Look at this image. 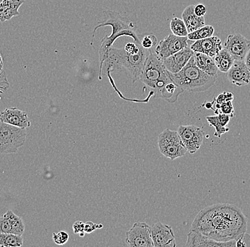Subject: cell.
<instances>
[{"label":"cell","instance_id":"obj_1","mask_svg":"<svg viewBox=\"0 0 250 247\" xmlns=\"http://www.w3.org/2000/svg\"><path fill=\"white\" fill-rule=\"evenodd\" d=\"M248 218L242 209L232 204H212L195 216L190 230L220 242L233 240L245 232Z\"/></svg>","mask_w":250,"mask_h":247},{"label":"cell","instance_id":"obj_2","mask_svg":"<svg viewBox=\"0 0 250 247\" xmlns=\"http://www.w3.org/2000/svg\"><path fill=\"white\" fill-rule=\"evenodd\" d=\"M109 26L112 27V33L110 35H106L101 40V47L98 51L99 55V79L102 80V67L107 57L109 48L112 47L117 39L122 37H129L133 39L136 44H140L142 35H138L136 33L137 25L126 17H123L118 12L112 10H106L103 12V19L98 22V24L94 28L92 34V40L90 45L93 46L95 32L99 28Z\"/></svg>","mask_w":250,"mask_h":247},{"label":"cell","instance_id":"obj_3","mask_svg":"<svg viewBox=\"0 0 250 247\" xmlns=\"http://www.w3.org/2000/svg\"><path fill=\"white\" fill-rule=\"evenodd\" d=\"M148 53L147 49H145L142 46L139 53L136 54H129L124 48L120 49L111 47L109 49L107 59L102 67V79L103 75H107L111 84L113 85L114 81L111 78L110 73L115 70H119L124 71L133 84H134L136 81L140 80L144 64Z\"/></svg>","mask_w":250,"mask_h":247},{"label":"cell","instance_id":"obj_4","mask_svg":"<svg viewBox=\"0 0 250 247\" xmlns=\"http://www.w3.org/2000/svg\"><path fill=\"white\" fill-rule=\"evenodd\" d=\"M168 73L176 85L184 91L190 93H198L208 90L214 86L218 78V76H210L198 68L195 65L193 56L190 58L181 71L176 73L170 72Z\"/></svg>","mask_w":250,"mask_h":247},{"label":"cell","instance_id":"obj_5","mask_svg":"<svg viewBox=\"0 0 250 247\" xmlns=\"http://www.w3.org/2000/svg\"><path fill=\"white\" fill-rule=\"evenodd\" d=\"M140 80L146 88L152 92L154 98H162V92L168 83L172 82L168 71L166 69L162 59L149 49L146 56Z\"/></svg>","mask_w":250,"mask_h":247},{"label":"cell","instance_id":"obj_6","mask_svg":"<svg viewBox=\"0 0 250 247\" xmlns=\"http://www.w3.org/2000/svg\"><path fill=\"white\" fill-rule=\"evenodd\" d=\"M26 129L12 126L0 120V153H16L24 145Z\"/></svg>","mask_w":250,"mask_h":247},{"label":"cell","instance_id":"obj_7","mask_svg":"<svg viewBox=\"0 0 250 247\" xmlns=\"http://www.w3.org/2000/svg\"><path fill=\"white\" fill-rule=\"evenodd\" d=\"M158 146L160 153L172 161L184 157L187 152L177 131H172L169 128L164 130L159 135Z\"/></svg>","mask_w":250,"mask_h":247},{"label":"cell","instance_id":"obj_8","mask_svg":"<svg viewBox=\"0 0 250 247\" xmlns=\"http://www.w3.org/2000/svg\"><path fill=\"white\" fill-rule=\"evenodd\" d=\"M125 243L129 247H154L151 226L145 223H135L126 231Z\"/></svg>","mask_w":250,"mask_h":247},{"label":"cell","instance_id":"obj_9","mask_svg":"<svg viewBox=\"0 0 250 247\" xmlns=\"http://www.w3.org/2000/svg\"><path fill=\"white\" fill-rule=\"evenodd\" d=\"M177 132L183 145L189 153L194 154L201 148L205 135L202 128L194 125L180 126Z\"/></svg>","mask_w":250,"mask_h":247},{"label":"cell","instance_id":"obj_10","mask_svg":"<svg viewBox=\"0 0 250 247\" xmlns=\"http://www.w3.org/2000/svg\"><path fill=\"white\" fill-rule=\"evenodd\" d=\"M188 41L187 37L169 34L156 46L154 53L159 59L164 60L188 46Z\"/></svg>","mask_w":250,"mask_h":247},{"label":"cell","instance_id":"obj_11","mask_svg":"<svg viewBox=\"0 0 250 247\" xmlns=\"http://www.w3.org/2000/svg\"><path fill=\"white\" fill-rule=\"evenodd\" d=\"M224 48L234 60H244L250 48V40L239 33L229 34L225 42Z\"/></svg>","mask_w":250,"mask_h":247},{"label":"cell","instance_id":"obj_12","mask_svg":"<svg viewBox=\"0 0 250 247\" xmlns=\"http://www.w3.org/2000/svg\"><path fill=\"white\" fill-rule=\"evenodd\" d=\"M151 239L154 247H176L174 233L171 226L162 223L151 226Z\"/></svg>","mask_w":250,"mask_h":247},{"label":"cell","instance_id":"obj_13","mask_svg":"<svg viewBox=\"0 0 250 247\" xmlns=\"http://www.w3.org/2000/svg\"><path fill=\"white\" fill-rule=\"evenodd\" d=\"M227 78L231 84L241 87L250 84V71L244 60H234L229 71L227 72Z\"/></svg>","mask_w":250,"mask_h":247},{"label":"cell","instance_id":"obj_14","mask_svg":"<svg viewBox=\"0 0 250 247\" xmlns=\"http://www.w3.org/2000/svg\"><path fill=\"white\" fill-rule=\"evenodd\" d=\"M193 54L194 52L192 51L188 45L184 49L164 59L162 62H163L164 66L167 71L171 73H176L181 71L187 65Z\"/></svg>","mask_w":250,"mask_h":247},{"label":"cell","instance_id":"obj_15","mask_svg":"<svg viewBox=\"0 0 250 247\" xmlns=\"http://www.w3.org/2000/svg\"><path fill=\"white\" fill-rule=\"evenodd\" d=\"M193 52L202 53L206 55L214 58L223 49L221 40L217 36H212L208 38L194 41L190 45Z\"/></svg>","mask_w":250,"mask_h":247},{"label":"cell","instance_id":"obj_16","mask_svg":"<svg viewBox=\"0 0 250 247\" xmlns=\"http://www.w3.org/2000/svg\"><path fill=\"white\" fill-rule=\"evenodd\" d=\"M187 247H235L234 239L226 242H220L209 238L201 233L190 230L188 234Z\"/></svg>","mask_w":250,"mask_h":247},{"label":"cell","instance_id":"obj_17","mask_svg":"<svg viewBox=\"0 0 250 247\" xmlns=\"http://www.w3.org/2000/svg\"><path fill=\"white\" fill-rule=\"evenodd\" d=\"M0 120L12 126L26 129L31 126L27 113L17 108H9L0 112Z\"/></svg>","mask_w":250,"mask_h":247},{"label":"cell","instance_id":"obj_18","mask_svg":"<svg viewBox=\"0 0 250 247\" xmlns=\"http://www.w3.org/2000/svg\"><path fill=\"white\" fill-rule=\"evenodd\" d=\"M182 20L187 26L188 32H194L206 25L204 17H198L194 12V5L188 6L182 13Z\"/></svg>","mask_w":250,"mask_h":247},{"label":"cell","instance_id":"obj_19","mask_svg":"<svg viewBox=\"0 0 250 247\" xmlns=\"http://www.w3.org/2000/svg\"><path fill=\"white\" fill-rule=\"evenodd\" d=\"M24 0H4L0 3V22L10 20L12 17L20 15L19 9L23 4Z\"/></svg>","mask_w":250,"mask_h":247},{"label":"cell","instance_id":"obj_20","mask_svg":"<svg viewBox=\"0 0 250 247\" xmlns=\"http://www.w3.org/2000/svg\"><path fill=\"white\" fill-rule=\"evenodd\" d=\"M193 56L195 65L201 71L210 76H218V69L215 63L214 58L198 52H194Z\"/></svg>","mask_w":250,"mask_h":247},{"label":"cell","instance_id":"obj_21","mask_svg":"<svg viewBox=\"0 0 250 247\" xmlns=\"http://www.w3.org/2000/svg\"><path fill=\"white\" fill-rule=\"evenodd\" d=\"M214 60L218 71L222 73H227L229 71L234 62L233 57L225 48L219 51L218 54L214 57Z\"/></svg>","mask_w":250,"mask_h":247},{"label":"cell","instance_id":"obj_22","mask_svg":"<svg viewBox=\"0 0 250 247\" xmlns=\"http://www.w3.org/2000/svg\"><path fill=\"white\" fill-rule=\"evenodd\" d=\"M8 218L12 226V234L18 236H23L25 231V225L22 219L16 215L12 211L8 210L7 212Z\"/></svg>","mask_w":250,"mask_h":247},{"label":"cell","instance_id":"obj_23","mask_svg":"<svg viewBox=\"0 0 250 247\" xmlns=\"http://www.w3.org/2000/svg\"><path fill=\"white\" fill-rule=\"evenodd\" d=\"M22 236L0 233V247H20L23 245Z\"/></svg>","mask_w":250,"mask_h":247},{"label":"cell","instance_id":"obj_24","mask_svg":"<svg viewBox=\"0 0 250 247\" xmlns=\"http://www.w3.org/2000/svg\"><path fill=\"white\" fill-rule=\"evenodd\" d=\"M215 29L211 25H205L203 27L197 29L194 32L188 33L187 37L188 40L197 41L208 38V37L213 36Z\"/></svg>","mask_w":250,"mask_h":247},{"label":"cell","instance_id":"obj_25","mask_svg":"<svg viewBox=\"0 0 250 247\" xmlns=\"http://www.w3.org/2000/svg\"><path fill=\"white\" fill-rule=\"evenodd\" d=\"M170 29L172 34L178 37H187L188 34L184 20L179 17H174L172 19L170 22Z\"/></svg>","mask_w":250,"mask_h":247},{"label":"cell","instance_id":"obj_26","mask_svg":"<svg viewBox=\"0 0 250 247\" xmlns=\"http://www.w3.org/2000/svg\"><path fill=\"white\" fill-rule=\"evenodd\" d=\"M206 120H207L208 123H209L211 127L215 128V131L214 136L218 137V138H220L222 135L227 134L229 131V128L223 127L220 124L217 115H208V116L206 117Z\"/></svg>","mask_w":250,"mask_h":247},{"label":"cell","instance_id":"obj_27","mask_svg":"<svg viewBox=\"0 0 250 247\" xmlns=\"http://www.w3.org/2000/svg\"><path fill=\"white\" fill-rule=\"evenodd\" d=\"M157 42V38H156V36L154 35V34H147V35L142 34L141 45L145 49H153V48L156 47Z\"/></svg>","mask_w":250,"mask_h":247},{"label":"cell","instance_id":"obj_28","mask_svg":"<svg viewBox=\"0 0 250 247\" xmlns=\"http://www.w3.org/2000/svg\"><path fill=\"white\" fill-rule=\"evenodd\" d=\"M0 233L12 234V226L6 213L0 217Z\"/></svg>","mask_w":250,"mask_h":247},{"label":"cell","instance_id":"obj_29","mask_svg":"<svg viewBox=\"0 0 250 247\" xmlns=\"http://www.w3.org/2000/svg\"><path fill=\"white\" fill-rule=\"evenodd\" d=\"M235 247H250V234L246 231L234 239Z\"/></svg>","mask_w":250,"mask_h":247},{"label":"cell","instance_id":"obj_30","mask_svg":"<svg viewBox=\"0 0 250 247\" xmlns=\"http://www.w3.org/2000/svg\"><path fill=\"white\" fill-rule=\"evenodd\" d=\"M69 239V235L68 233L65 231H60L57 234L54 233L53 234V240L56 245H65Z\"/></svg>","mask_w":250,"mask_h":247},{"label":"cell","instance_id":"obj_31","mask_svg":"<svg viewBox=\"0 0 250 247\" xmlns=\"http://www.w3.org/2000/svg\"><path fill=\"white\" fill-rule=\"evenodd\" d=\"M218 112L219 113L222 112V113L228 114V115H231V117L233 118L234 111L232 101H227V102L220 104Z\"/></svg>","mask_w":250,"mask_h":247},{"label":"cell","instance_id":"obj_32","mask_svg":"<svg viewBox=\"0 0 250 247\" xmlns=\"http://www.w3.org/2000/svg\"><path fill=\"white\" fill-rule=\"evenodd\" d=\"M234 99V94L230 92H223L220 93L216 98H215V102L216 104H222L227 101H232Z\"/></svg>","mask_w":250,"mask_h":247},{"label":"cell","instance_id":"obj_33","mask_svg":"<svg viewBox=\"0 0 250 247\" xmlns=\"http://www.w3.org/2000/svg\"><path fill=\"white\" fill-rule=\"evenodd\" d=\"M142 48L140 44H136L135 42H129L125 45L124 49L129 54H136L139 53Z\"/></svg>","mask_w":250,"mask_h":247},{"label":"cell","instance_id":"obj_34","mask_svg":"<svg viewBox=\"0 0 250 247\" xmlns=\"http://www.w3.org/2000/svg\"><path fill=\"white\" fill-rule=\"evenodd\" d=\"M85 223L81 221H77L73 225V229L74 234H78L80 237H83L85 236Z\"/></svg>","mask_w":250,"mask_h":247},{"label":"cell","instance_id":"obj_35","mask_svg":"<svg viewBox=\"0 0 250 247\" xmlns=\"http://www.w3.org/2000/svg\"><path fill=\"white\" fill-rule=\"evenodd\" d=\"M217 116H218L219 123L223 127H228V125L229 124V121H230L231 118H232L231 115L222 113V112L217 114Z\"/></svg>","mask_w":250,"mask_h":247},{"label":"cell","instance_id":"obj_36","mask_svg":"<svg viewBox=\"0 0 250 247\" xmlns=\"http://www.w3.org/2000/svg\"><path fill=\"white\" fill-rule=\"evenodd\" d=\"M101 227H103V225H101V226H99V225H96V224H94L92 222L89 221L85 223V229H84V230H85V233H88L89 234V233L93 232V231H95L98 228Z\"/></svg>","mask_w":250,"mask_h":247},{"label":"cell","instance_id":"obj_37","mask_svg":"<svg viewBox=\"0 0 250 247\" xmlns=\"http://www.w3.org/2000/svg\"><path fill=\"white\" fill-rule=\"evenodd\" d=\"M206 7L202 4H197L194 6V12L195 15L198 17H204L206 14Z\"/></svg>","mask_w":250,"mask_h":247},{"label":"cell","instance_id":"obj_38","mask_svg":"<svg viewBox=\"0 0 250 247\" xmlns=\"http://www.w3.org/2000/svg\"><path fill=\"white\" fill-rule=\"evenodd\" d=\"M244 62L248 67V69L250 71V48L249 51L247 53L246 56H245V59H244Z\"/></svg>","mask_w":250,"mask_h":247},{"label":"cell","instance_id":"obj_39","mask_svg":"<svg viewBox=\"0 0 250 247\" xmlns=\"http://www.w3.org/2000/svg\"><path fill=\"white\" fill-rule=\"evenodd\" d=\"M214 102V101H213ZM213 102L210 103V102H208L206 103V104L205 105V107L206 108V109H212V106H213Z\"/></svg>","mask_w":250,"mask_h":247},{"label":"cell","instance_id":"obj_40","mask_svg":"<svg viewBox=\"0 0 250 247\" xmlns=\"http://www.w3.org/2000/svg\"><path fill=\"white\" fill-rule=\"evenodd\" d=\"M4 1V0H0V3H1V1Z\"/></svg>","mask_w":250,"mask_h":247}]
</instances>
